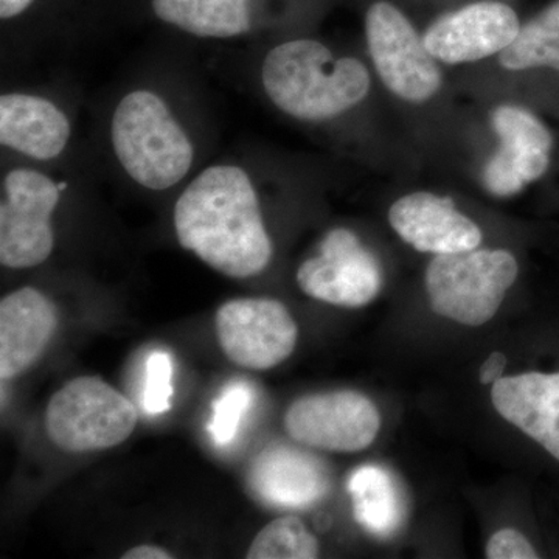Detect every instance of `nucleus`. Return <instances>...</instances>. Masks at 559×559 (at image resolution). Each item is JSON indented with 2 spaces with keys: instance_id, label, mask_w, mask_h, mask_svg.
<instances>
[{
  "instance_id": "f257e3e1",
  "label": "nucleus",
  "mask_w": 559,
  "mask_h": 559,
  "mask_svg": "<svg viewBox=\"0 0 559 559\" xmlns=\"http://www.w3.org/2000/svg\"><path fill=\"white\" fill-rule=\"evenodd\" d=\"M175 230L183 249L226 277H255L270 266L259 194L238 165H212L191 180L175 205Z\"/></svg>"
},
{
  "instance_id": "f03ea898",
  "label": "nucleus",
  "mask_w": 559,
  "mask_h": 559,
  "mask_svg": "<svg viewBox=\"0 0 559 559\" xmlns=\"http://www.w3.org/2000/svg\"><path fill=\"white\" fill-rule=\"evenodd\" d=\"M261 84L270 100L300 121H326L355 108L370 91V73L356 58H337L316 39H294L267 51Z\"/></svg>"
},
{
  "instance_id": "7ed1b4c3",
  "label": "nucleus",
  "mask_w": 559,
  "mask_h": 559,
  "mask_svg": "<svg viewBox=\"0 0 559 559\" xmlns=\"http://www.w3.org/2000/svg\"><path fill=\"white\" fill-rule=\"evenodd\" d=\"M110 142L120 167L143 189L164 191L187 178L194 146L156 92L132 91L116 106Z\"/></svg>"
},
{
  "instance_id": "20e7f679",
  "label": "nucleus",
  "mask_w": 559,
  "mask_h": 559,
  "mask_svg": "<svg viewBox=\"0 0 559 559\" xmlns=\"http://www.w3.org/2000/svg\"><path fill=\"white\" fill-rule=\"evenodd\" d=\"M520 274L503 249H474L436 255L426 270L430 310L460 325L480 326L498 314Z\"/></svg>"
},
{
  "instance_id": "39448f33",
  "label": "nucleus",
  "mask_w": 559,
  "mask_h": 559,
  "mask_svg": "<svg viewBox=\"0 0 559 559\" xmlns=\"http://www.w3.org/2000/svg\"><path fill=\"white\" fill-rule=\"evenodd\" d=\"M138 411L119 390L95 377L62 385L47 404L49 439L66 452L109 450L130 439Z\"/></svg>"
},
{
  "instance_id": "423d86ee",
  "label": "nucleus",
  "mask_w": 559,
  "mask_h": 559,
  "mask_svg": "<svg viewBox=\"0 0 559 559\" xmlns=\"http://www.w3.org/2000/svg\"><path fill=\"white\" fill-rule=\"evenodd\" d=\"M66 182L33 168H14L2 180L0 204V263L28 270L49 259L55 248L51 215L60 204Z\"/></svg>"
},
{
  "instance_id": "0eeeda50",
  "label": "nucleus",
  "mask_w": 559,
  "mask_h": 559,
  "mask_svg": "<svg viewBox=\"0 0 559 559\" xmlns=\"http://www.w3.org/2000/svg\"><path fill=\"white\" fill-rule=\"evenodd\" d=\"M367 47L384 86L401 100L428 102L439 92L441 72L414 25L392 3H373L366 16Z\"/></svg>"
},
{
  "instance_id": "6e6552de",
  "label": "nucleus",
  "mask_w": 559,
  "mask_h": 559,
  "mask_svg": "<svg viewBox=\"0 0 559 559\" xmlns=\"http://www.w3.org/2000/svg\"><path fill=\"white\" fill-rule=\"evenodd\" d=\"M216 336L224 355L250 370H270L293 355L299 329L282 301L235 299L216 312Z\"/></svg>"
},
{
  "instance_id": "1a4fd4ad",
  "label": "nucleus",
  "mask_w": 559,
  "mask_h": 559,
  "mask_svg": "<svg viewBox=\"0 0 559 559\" xmlns=\"http://www.w3.org/2000/svg\"><path fill=\"white\" fill-rule=\"evenodd\" d=\"M296 278L307 296L334 307H366L382 289L380 261L348 229L329 231Z\"/></svg>"
},
{
  "instance_id": "9d476101",
  "label": "nucleus",
  "mask_w": 559,
  "mask_h": 559,
  "mask_svg": "<svg viewBox=\"0 0 559 559\" xmlns=\"http://www.w3.org/2000/svg\"><path fill=\"white\" fill-rule=\"evenodd\" d=\"M290 439L314 450H367L381 428V415L367 396L352 390L301 396L285 415Z\"/></svg>"
},
{
  "instance_id": "9b49d317",
  "label": "nucleus",
  "mask_w": 559,
  "mask_h": 559,
  "mask_svg": "<svg viewBox=\"0 0 559 559\" xmlns=\"http://www.w3.org/2000/svg\"><path fill=\"white\" fill-rule=\"evenodd\" d=\"M491 124L500 146L485 165L481 183L492 197H514L543 178L554 139L535 114L520 106H499L491 114Z\"/></svg>"
},
{
  "instance_id": "f8f14e48",
  "label": "nucleus",
  "mask_w": 559,
  "mask_h": 559,
  "mask_svg": "<svg viewBox=\"0 0 559 559\" xmlns=\"http://www.w3.org/2000/svg\"><path fill=\"white\" fill-rule=\"evenodd\" d=\"M521 31L516 11L502 2H476L439 17L426 31V49L444 64L499 55Z\"/></svg>"
},
{
  "instance_id": "ddd939ff",
  "label": "nucleus",
  "mask_w": 559,
  "mask_h": 559,
  "mask_svg": "<svg viewBox=\"0 0 559 559\" xmlns=\"http://www.w3.org/2000/svg\"><path fill=\"white\" fill-rule=\"evenodd\" d=\"M389 223L412 248L433 255L474 250L484 240L480 227L460 213L451 198L428 191L406 194L393 202Z\"/></svg>"
},
{
  "instance_id": "4468645a",
  "label": "nucleus",
  "mask_w": 559,
  "mask_h": 559,
  "mask_svg": "<svg viewBox=\"0 0 559 559\" xmlns=\"http://www.w3.org/2000/svg\"><path fill=\"white\" fill-rule=\"evenodd\" d=\"M330 485L322 460L285 444L261 452L248 474L250 495L272 509H308L329 495Z\"/></svg>"
},
{
  "instance_id": "2eb2a0df",
  "label": "nucleus",
  "mask_w": 559,
  "mask_h": 559,
  "mask_svg": "<svg viewBox=\"0 0 559 559\" xmlns=\"http://www.w3.org/2000/svg\"><path fill=\"white\" fill-rule=\"evenodd\" d=\"M53 301L35 288L14 290L0 301V378L13 380L35 366L58 329Z\"/></svg>"
},
{
  "instance_id": "dca6fc26",
  "label": "nucleus",
  "mask_w": 559,
  "mask_h": 559,
  "mask_svg": "<svg viewBox=\"0 0 559 559\" xmlns=\"http://www.w3.org/2000/svg\"><path fill=\"white\" fill-rule=\"evenodd\" d=\"M72 127L60 106L35 94L10 92L0 98V143L5 148L47 162L68 148Z\"/></svg>"
},
{
  "instance_id": "f3484780",
  "label": "nucleus",
  "mask_w": 559,
  "mask_h": 559,
  "mask_svg": "<svg viewBox=\"0 0 559 559\" xmlns=\"http://www.w3.org/2000/svg\"><path fill=\"white\" fill-rule=\"evenodd\" d=\"M491 401L500 417L559 462V371L502 377L492 384Z\"/></svg>"
},
{
  "instance_id": "a211bd4d",
  "label": "nucleus",
  "mask_w": 559,
  "mask_h": 559,
  "mask_svg": "<svg viewBox=\"0 0 559 559\" xmlns=\"http://www.w3.org/2000/svg\"><path fill=\"white\" fill-rule=\"evenodd\" d=\"M151 7L162 22L198 38H238L252 27L250 0H153Z\"/></svg>"
},
{
  "instance_id": "6ab92c4d",
  "label": "nucleus",
  "mask_w": 559,
  "mask_h": 559,
  "mask_svg": "<svg viewBox=\"0 0 559 559\" xmlns=\"http://www.w3.org/2000/svg\"><path fill=\"white\" fill-rule=\"evenodd\" d=\"M356 521L367 532L389 536L401 522V503L393 480L384 469L362 466L348 481Z\"/></svg>"
},
{
  "instance_id": "aec40b11",
  "label": "nucleus",
  "mask_w": 559,
  "mask_h": 559,
  "mask_svg": "<svg viewBox=\"0 0 559 559\" xmlns=\"http://www.w3.org/2000/svg\"><path fill=\"white\" fill-rule=\"evenodd\" d=\"M499 62L511 72L538 68L559 72V0L521 25L513 43L500 51Z\"/></svg>"
},
{
  "instance_id": "412c9836",
  "label": "nucleus",
  "mask_w": 559,
  "mask_h": 559,
  "mask_svg": "<svg viewBox=\"0 0 559 559\" xmlns=\"http://www.w3.org/2000/svg\"><path fill=\"white\" fill-rule=\"evenodd\" d=\"M319 540L296 516L278 518L261 530L250 544L248 559H314Z\"/></svg>"
},
{
  "instance_id": "4be33fe9",
  "label": "nucleus",
  "mask_w": 559,
  "mask_h": 559,
  "mask_svg": "<svg viewBox=\"0 0 559 559\" xmlns=\"http://www.w3.org/2000/svg\"><path fill=\"white\" fill-rule=\"evenodd\" d=\"M253 390L242 381H235L227 385L213 406L212 423L209 430L213 440L218 444H229L240 429L242 418L252 406Z\"/></svg>"
},
{
  "instance_id": "5701e85b",
  "label": "nucleus",
  "mask_w": 559,
  "mask_h": 559,
  "mask_svg": "<svg viewBox=\"0 0 559 559\" xmlns=\"http://www.w3.org/2000/svg\"><path fill=\"white\" fill-rule=\"evenodd\" d=\"M171 356L165 352L151 353L146 359L143 407L148 415H160L170 411L173 396Z\"/></svg>"
},
{
  "instance_id": "b1692460",
  "label": "nucleus",
  "mask_w": 559,
  "mask_h": 559,
  "mask_svg": "<svg viewBox=\"0 0 559 559\" xmlns=\"http://www.w3.org/2000/svg\"><path fill=\"white\" fill-rule=\"evenodd\" d=\"M488 559H536L535 547L514 528H502L489 538L487 544Z\"/></svg>"
},
{
  "instance_id": "393cba45",
  "label": "nucleus",
  "mask_w": 559,
  "mask_h": 559,
  "mask_svg": "<svg viewBox=\"0 0 559 559\" xmlns=\"http://www.w3.org/2000/svg\"><path fill=\"white\" fill-rule=\"evenodd\" d=\"M507 367V356L503 353L495 352L488 356L480 370L481 384H495L503 377Z\"/></svg>"
},
{
  "instance_id": "a878e982",
  "label": "nucleus",
  "mask_w": 559,
  "mask_h": 559,
  "mask_svg": "<svg viewBox=\"0 0 559 559\" xmlns=\"http://www.w3.org/2000/svg\"><path fill=\"white\" fill-rule=\"evenodd\" d=\"M123 559H171L173 555L170 551L162 549V547L150 546V544H143V546L134 547V549L128 550L127 554L121 557Z\"/></svg>"
},
{
  "instance_id": "bb28decb",
  "label": "nucleus",
  "mask_w": 559,
  "mask_h": 559,
  "mask_svg": "<svg viewBox=\"0 0 559 559\" xmlns=\"http://www.w3.org/2000/svg\"><path fill=\"white\" fill-rule=\"evenodd\" d=\"M33 2L35 0H0V17L3 21L14 20L31 9Z\"/></svg>"
}]
</instances>
